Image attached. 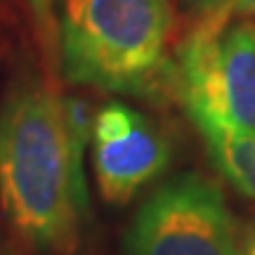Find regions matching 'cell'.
Instances as JSON below:
<instances>
[{
    "label": "cell",
    "instance_id": "cell-1",
    "mask_svg": "<svg viewBox=\"0 0 255 255\" xmlns=\"http://www.w3.org/2000/svg\"><path fill=\"white\" fill-rule=\"evenodd\" d=\"M88 104L19 78L0 109V201L12 225L43 248L69 251L88 213L83 156Z\"/></svg>",
    "mask_w": 255,
    "mask_h": 255
},
{
    "label": "cell",
    "instance_id": "cell-2",
    "mask_svg": "<svg viewBox=\"0 0 255 255\" xmlns=\"http://www.w3.org/2000/svg\"><path fill=\"white\" fill-rule=\"evenodd\" d=\"M170 0H59L57 36L66 81L139 92L163 69Z\"/></svg>",
    "mask_w": 255,
    "mask_h": 255
},
{
    "label": "cell",
    "instance_id": "cell-3",
    "mask_svg": "<svg viewBox=\"0 0 255 255\" xmlns=\"http://www.w3.org/2000/svg\"><path fill=\"white\" fill-rule=\"evenodd\" d=\"M177 88L187 114L255 135V21L199 17L177 50Z\"/></svg>",
    "mask_w": 255,
    "mask_h": 255
},
{
    "label": "cell",
    "instance_id": "cell-4",
    "mask_svg": "<svg viewBox=\"0 0 255 255\" xmlns=\"http://www.w3.org/2000/svg\"><path fill=\"white\" fill-rule=\"evenodd\" d=\"M126 255H244L222 191L199 175L156 189L137 210Z\"/></svg>",
    "mask_w": 255,
    "mask_h": 255
},
{
    "label": "cell",
    "instance_id": "cell-5",
    "mask_svg": "<svg viewBox=\"0 0 255 255\" xmlns=\"http://www.w3.org/2000/svg\"><path fill=\"white\" fill-rule=\"evenodd\" d=\"M92 158L102 196L126 203L168 168L170 144L144 114L111 102L92 121Z\"/></svg>",
    "mask_w": 255,
    "mask_h": 255
},
{
    "label": "cell",
    "instance_id": "cell-6",
    "mask_svg": "<svg viewBox=\"0 0 255 255\" xmlns=\"http://www.w3.org/2000/svg\"><path fill=\"white\" fill-rule=\"evenodd\" d=\"M191 123L201 132L213 163L244 196L255 199V135L225 126L222 121L191 111Z\"/></svg>",
    "mask_w": 255,
    "mask_h": 255
},
{
    "label": "cell",
    "instance_id": "cell-7",
    "mask_svg": "<svg viewBox=\"0 0 255 255\" xmlns=\"http://www.w3.org/2000/svg\"><path fill=\"white\" fill-rule=\"evenodd\" d=\"M199 17H229L255 21V0H187Z\"/></svg>",
    "mask_w": 255,
    "mask_h": 255
},
{
    "label": "cell",
    "instance_id": "cell-8",
    "mask_svg": "<svg viewBox=\"0 0 255 255\" xmlns=\"http://www.w3.org/2000/svg\"><path fill=\"white\" fill-rule=\"evenodd\" d=\"M31 9L38 14V19H47L50 14V7H52V0H26Z\"/></svg>",
    "mask_w": 255,
    "mask_h": 255
},
{
    "label": "cell",
    "instance_id": "cell-9",
    "mask_svg": "<svg viewBox=\"0 0 255 255\" xmlns=\"http://www.w3.org/2000/svg\"><path fill=\"white\" fill-rule=\"evenodd\" d=\"M244 255H255V232L248 237L246 241V251H244Z\"/></svg>",
    "mask_w": 255,
    "mask_h": 255
}]
</instances>
